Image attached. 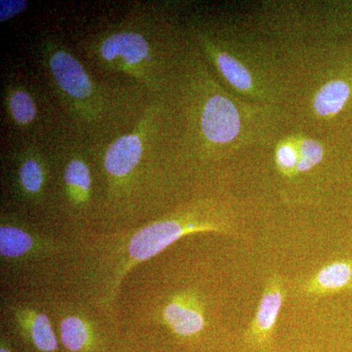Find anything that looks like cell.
Wrapping results in <instances>:
<instances>
[{"label": "cell", "instance_id": "14", "mask_svg": "<svg viewBox=\"0 0 352 352\" xmlns=\"http://www.w3.org/2000/svg\"><path fill=\"white\" fill-rule=\"evenodd\" d=\"M65 184L69 198L82 205L89 200L91 191V175L89 168L82 160H73L65 168Z\"/></svg>", "mask_w": 352, "mask_h": 352}, {"label": "cell", "instance_id": "2", "mask_svg": "<svg viewBox=\"0 0 352 352\" xmlns=\"http://www.w3.org/2000/svg\"><path fill=\"white\" fill-rule=\"evenodd\" d=\"M98 50L104 63L131 75L144 76L153 62L149 41L136 32H113L101 41Z\"/></svg>", "mask_w": 352, "mask_h": 352}, {"label": "cell", "instance_id": "13", "mask_svg": "<svg viewBox=\"0 0 352 352\" xmlns=\"http://www.w3.org/2000/svg\"><path fill=\"white\" fill-rule=\"evenodd\" d=\"M351 94V87L344 80H336L326 83L315 96V111L322 117L337 115L346 106Z\"/></svg>", "mask_w": 352, "mask_h": 352}, {"label": "cell", "instance_id": "18", "mask_svg": "<svg viewBox=\"0 0 352 352\" xmlns=\"http://www.w3.org/2000/svg\"><path fill=\"white\" fill-rule=\"evenodd\" d=\"M276 159L279 168L285 173L289 175H293L298 162V150L295 145L285 143L278 147Z\"/></svg>", "mask_w": 352, "mask_h": 352}, {"label": "cell", "instance_id": "15", "mask_svg": "<svg viewBox=\"0 0 352 352\" xmlns=\"http://www.w3.org/2000/svg\"><path fill=\"white\" fill-rule=\"evenodd\" d=\"M18 182L25 195L36 197L43 192L46 182V171L43 161L36 157H25L18 170Z\"/></svg>", "mask_w": 352, "mask_h": 352}, {"label": "cell", "instance_id": "11", "mask_svg": "<svg viewBox=\"0 0 352 352\" xmlns=\"http://www.w3.org/2000/svg\"><path fill=\"white\" fill-rule=\"evenodd\" d=\"M60 340L67 351L89 352L96 347L98 338L87 319L68 315L60 324Z\"/></svg>", "mask_w": 352, "mask_h": 352}, {"label": "cell", "instance_id": "7", "mask_svg": "<svg viewBox=\"0 0 352 352\" xmlns=\"http://www.w3.org/2000/svg\"><path fill=\"white\" fill-rule=\"evenodd\" d=\"M15 321L20 335L38 352H57L58 340L47 315L32 308L16 310Z\"/></svg>", "mask_w": 352, "mask_h": 352}, {"label": "cell", "instance_id": "20", "mask_svg": "<svg viewBox=\"0 0 352 352\" xmlns=\"http://www.w3.org/2000/svg\"><path fill=\"white\" fill-rule=\"evenodd\" d=\"M0 352H15L13 351V347L7 342L6 339H1V344H0Z\"/></svg>", "mask_w": 352, "mask_h": 352}, {"label": "cell", "instance_id": "19", "mask_svg": "<svg viewBox=\"0 0 352 352\" xmlns=\"http://www.w3.org/2000/svg\"><path fill=\"white\" fill-rule=\"evenodd\" d=\"M28 7L25 0H1L0 1V22L4 23L19 15Z\"/></svg>", "mask_w": 352, "mask_h": 352}, {"label": "cell", "instance_id": "10", "mask_svg": "<svg viewBox=\"0 0 352 352\" xmlns=\"http://www.w3.org/2000/svg\"><path fill=\"white\" fill-rule=\"evenodd\" d=\"M352 287V261L338 259L326 264L309 280L305 291L314 295L340 293Z\"/></svg>", "mask_w": 352, "mask_h": 352}, {"label": "cell", "instance_id": "8", "mask_svg": "<svg viewBox=\"0 0 352 352\" xmlns=\"http://www.w3.org/2000/svg\"><path fill=\"white\" fill-rule=\"evenodd\" d=\"M142 152V139L138 132L117 139L106 153L104 164L108 175L115 180L127 177L138 166Z\"/></svg>", "mask_w": 352, "mask_h": 352}, {"label": "cell", "instance_id": "6", "mask_svg": "<svg viewBox=\"0 0 352 352\" xmlns=\"http://www.w3.org/2000/svg\"><path fill=\"white\" fill-rule=\"evenodd\" d=\"M48 66L53 80L68 98L82 103L94 97V82L82 65L68 51H52L48 56Z\"/></svg>", "mask_w": 352, "mask_h": 352}, {"label": "cell", "instance_id": "5", "mask_svg": "<svg viewBox=\"0 0 352 352\" xmlns=\"http://www.w3.org/2000/svg\"><path fill=\"white\" fill-rule=\"evenodd\" d=\"M163 319L171 332L183 340L198 337L206 327L205 308L194 292L173 296L164 308Z\"/></svg>", "mask_w": 352, "mask_h": 352}, {"label": "cell", "instance_id": "1", "mask_svg": "<svg viewBox=\"0 0 352 352\" xmlns=\"http://www.w3.org/2000/svg\"><path fill=\"white\" fill-rule=\"evenodd\" d=\"M228 231H231L230 227L223 217L201 208L182 210L142 227L132 234L126 248H122L116 254L111 278L112 294L133 266L154 258L182 237L194 233Z\"/></svg>", "mask_w": 352, "mask_h": 352}, {"label": "cell", "instance_id": "17", "mask_svg": "<svg viewBox=\"0 0 352 352\" xmlns=\"http://www.w3.org/2000/svg\"><path fill=\"white\" fill-rule=\"evenodd\" d=\"M298 150V162L296 168V173L310 170L323 160V147L314 139H303Z\"/></svg>", "mask_w": 352, "mask_h": 352}, {"label": "cell", "instance_id": "12", "mask_svg": "<svg viewBox=\"0 0 352 352\" xmlns=\"http://www.w3.org/2000/svg\"><path fill=\"white\" fill-rule=\"evenodd\" d=\"M208 50L210 51V56L214 58L217 68L226 78L227 82H230L240 91L254 94L256 90L254 80L248 67L241 63L239 59H236L232 55L221 52L219 48L208 45Z\"/></svg>", "mask_w": 352, "mask_h": 352}, {"label": "cell", "instance_id": "3", "mask_svg": "<svg viewBox=\"0 0 352 352\" xmlns=\"http://www.w3.org/2000/svg\"><path fill=\"white\" fill-rule=\"evenodd\" d=\"M283 302V282L281 277L274 275L266 283L256 315L245 333L244 342L248 349L254 352L271 351Z\"/></svg>", "mask_w": 352, "mask_h": 352}, {"label": "cell", "instance_id": "4", "mask_svg": "<svg viewBox=\"0 0 352 352\" xmlns=\"http://www.w3.org/2000/svg\"><path fill=\"white\" fill-rule=\"evenodd\" d=\"M242 124V116L237 106L224 95H212L204 104L201 131L212 144L233 142L239 138Z\"/></svg>", "mask_w": 352, "mask_h": 352}, {"label": "cell", "instance_id": "16", "mask_svg": "<svg viewBox=\"0 0 352 352\" xmlns=\"http://www.w3.org/2000/svg\"><path fill=\"white\" fill-rule=\"evenodd\" d=\"M8 108L13 120L21 126H28L36 120V103L25 90L17 89L11 92L8 97Z\"/></svg>", "mask_w": 352, "mask_h": 352}, {"label": "cell", "instance_id": "9", "mask_svg": "<svg viewBox=\"0 0 352 352\" xmlns=\"http://www.w3.org/2000/svg\"><path fill=\"white\" fill-rule=\"evenodd\" d=\"M43 241L17 224L2 222L0 226V254L6 261H16L36 256L44 249Z\"/></svg>", "mask_w": 352, "mask_h": 352}]
</instances>
